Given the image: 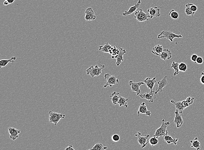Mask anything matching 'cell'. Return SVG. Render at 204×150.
Returning a JSON list of instances; mask_svg holds the SVG:
<instances>
[{"mask_svg":"<svg viewBox=\"0 0 204 150\" xmlns=\"http://www.w3.org/2000/svg\"><path fill=\"white\" fill-rule=\"evenodd\" d=\"M167 76L166 75L164 77L162 80L158 82V86L156 87V91L155 92V95L158 94L159 92H163L164 88L167 86Z\"/></svg>","mask_w":204,"mask_h":150,"instance_id":"9c48e42d","label":"cell"},{"mask_svg":"<svg viewBox=\"0 0 204 150\" xmlns=\"http://www.w3.org/2000/svg\"><path fill=\"white\" fill-rule=\"evenodd\" d=\"M186 100L190 105H191L193 104V103H194V98L189 97L186 99Z\"/></svg>","mask_w":204,"mask_h":150,"instance_id":"d590c367","label":"cell"},{"mask_svg":"<svg viewBox=\"0 0 204 150\" xmlns=\"http://www.w3.org/2000/svg\"><path fill=\"white\" fill-rule=\"evenodd\" d=\"M119 95H120V93H119L114 92L110 96L111 101L114 105L118 104V102H119V99H120Z\"/></svg>","mask_w":204,"mask_h":150,"instance_id":"cb8c5ba5","label":"cell"},{"mask_svg":"<svg viewBox=\"0 0 204 150\" xmlns=\"http://www.w3.org/2000/svg\"><path fill=\"white\" fill-rule=\"evenodd\" d=\"M201 75H204V70L202 72V73H201Z\"/></svg>","mask_w":204,"mask_h":150,"instance_id":"f6af8a7d","label":"cell"},{"mask_svg":"<svg viewBox=\"0 0 204 150\" xmlns=\"http://www.w3.org/2000/svg\"><path fill=\"white\" fill-rule=\"evenodd\" d=\"M171 103H173L174 105L176 107V109L178 111L180 114H182L183 112L184 111V110L185 109V108L182 106V102H175L174 100H171Z\"/></svg>","mask_w":204,"mask_h":150,"instance_id":"603a6c76","label":"cell"},{"mask_svg":"<svg viewBox=\"0 0 204 150\" xmlns=\"http://www.w3.org/2000/svg\"><path fill=\"white\" fill-rule=\"evenodd\" d=\"M203 63V59L202 58L200 57H198L196 63L199 64H202Z\"/></svg>","mask_w":204,"mask_h":150,"instance_id":"f35d334b","label":"cell"},{"mask_svg":"<svg viewBox=\"0 0 204 150\" xmlns=\"http://www.w3.org/2000/svg\"><path fill=\"white\" fill-rule=\"evenodd\" d=\"M111 139H112V141L113 142H118L120 141V136L118 134H114V135H112Z\"/></svg>","mask_w":204,"mask_h":150,"instance_id":"e575fe53","label":"cell"},{"mask_svg":"<svg viewBox=\"0 0 204 150\" xmlns=\"http://www.w3.org/2000/svg\"><path fill=\"white\" fill-rule=\"evenodd\" d=\"M105 65H102L101 67H99L98 66L96 65L95 66H91L89 68L86 70L87 74L88 75H90L92 78L95 76H99L101 74L102 70L105 68Z\"/></svg>","mask_w":204,"mask_h":150,"instance_id":"7a4b0ae2","label":"cell"},{"mask_svg":"<svg viewBox=\"0 0 204 150\" xmlns=\"http://www.w3.org/2000/svg\"><path fill=\"white\" fill-rule=\"evenodd\" d=\"M169 15L171 17L172 19L177 20L179 18V14L177 11H175L174 9L171 10L169 13Z\"/></svg>","mask_w":204,"mask_h":150,"instance_id":"4dcf8cb0","label":"cell"},{"mask_svg":"<svg viewBox=\"0 0 204 150\" xmlns=\"http://www.w3.org/2000/svg\"><path fill=\"white\" fill-rule=\"evenodd\" d=\"M198 57H199L197 56V55L196 54H193L192 55V56H191V60L193 62L196 63V60Z\"/></svg>","mask_w":204,"mask_h":150,"instance_id":"8d00e7d4","label":"cell"},{"mask_svg":"<svg viewBox=\"0 0 204 150\" xmlns=\"http://www.w3.org/2000/svg\"><path fill=\"white\" fill-rule=\"evenodd\" d=\"M119 51H120V52H119V54L118 55L117 58H116L117 59L116 65H117V66H119L123 63V62L124 61L123 56L126 53V50L125 49H123V48H120Z\"/></svg>","mask_w":204,"mask_h":150,"instance_id":"ffe728a7","label":"cell"},{"mask_svg":"<svg viewBox=\"0 0 204 150\" xmlns=\"http://www.w3.org/2000/svg\"><path fill=\"white\" fill-rule=\"evenodd\" d=\"M147 11L149 14L151 19H152L154 17H159L161 15L160 12V9L158 8L157 7H155L153 8H150Z\"/></svg>","mask_w":204,"mask_h":150,"instance_id":"4fadbf2b","label":"cell"},{"mask_svg":"<svg viewBox=\"0 0 204 150\" xmlns=\"http://www.w3.org/2000/svg\"><path fill=\"white\" fill-rule=\"evenodd\" d=\"M158 138L155 137H152V138H151L149 140V143H150L151 145L152 146H154L156 145L158 142H159V140H158Z\"/></svg>","mask_w":204,"mask_h":150,"instance_id":"1f68e13d","label":"cell"},{"mask_svg":"<svg viewBox=\"0 0 204 150\" xmlns=\"http://www.w3.org/2000/svg\"><path fill=\"white\" fill-rule=\"evenodd\" d=\"M64 150H75L73 148V145H69Z\"/></svg>","mask_w":204,"mask_h":150,"instance_id":"60d3db41","label":"cell"},{"mask_svg":"<svg viewBox=\"0 0 204 150\" xmlns=\"http://www.w3.org/2000/svg\"><path fill=\"white\" fill-rule=\"evenodd\" d=\"M182 103L183 106L185 108V109H186V108L190 106V105L186 101V100H183L182 102Z\"/></svg>","mask_w":204,"mask_h":150,"instance_id":"ab89813d","label":"cell"},{"mask_svg":"<svg viewBox=\"0 0 204 150\" xmlns=\"http://www.w3.org/2000/svg\"><path fill=\"white\" fill-rule=\"evenodd\" d=\"M85 19L86 21H93L96 19V16L92 8H88L86 10Z\"/></svg>","mask_w":204,"mask_h":150,"instance_id":"30bf717a","label":"cell"},{"mask_svg":"<svg viewBox=\"0 0 204 150\" xmlns=\"http://www.w3.org/2000/svg\"><path fill=\"white\" fill-rule=\"evenodd\" d=\"M104 78L107 80V83L104 85V88H107L108 86L111 87L114 85H119V80L116 76L111 75L109 73H106L104 75Z\"/></svg>","mask_w":204,"mask_h":150,"instance_id":"8992f818","label":"cell"},{"mask_svg":"<svg viewBox=\"0 0 204 150\" xmlns=\"http://www.w3.org/2000/svg\"><path fill=\"white\" fill-rule=\"evenodd\" d=\"M161 58L164 61L169 60L172 57L171 51L168 49H164L160 55Z\"/></svg>","mask_w":204,"mask_h":150,"instance_id":"d6986e66","label":"cell"},{"mask_svg":"<svg viewBox=\"0 0 204 150\" xmlns=\"http://www.w3.org/2000/svg\"><path fill=\"white\" fill-rule=\"evenodd\" d=\"M138 116H139L140 114H145L147 116H150L151 115V112L148 110L145 103H143L139 108L138 111Z\"/></svg>","mask_w":204,"mask_h":150,"instance_id":"2e32d148","label":"cell"},{"mask_svg":"<svg viewBox=\"0 0 204 150\" xmlns=\"http://www.w3.org/2000/svg\"><path fill=\"white\" fill-rule=\"evenodd\" d=\"M163 48L162 46L160 44L157 45L156 46L153 47L152 53L155 55L160 56L161 53L163 51Z\"/></svg>","mask_w":204,"mask_h":150,"instance_id":"d4e9b609","label":"cell"},{"mask_svg":"<svg viewBox=\"0 0 204 150\" xmlns=\"http://www.w3.org/2000/svg\"><path fill=\"white\" fill-rule=\"evenodd\" d=\"M16 60V57H12L9 60H2L0 61V68L5 67L9 63H13Z\"/></svg>","mask_w":204,"mask_h":150,"instance_id":"484cf974","label":"cell"},{"mask_svg":"<svg viewBox=\"0 0 204 150\" xmlns=\"http://www.w3.org/2000/svg\"><path fill=\"white\" fill-rule=\"evenodd\" d=\"M8 131L10 134V138L14 141H15L16 139L18 138L19 135L21 133L20 130L12 127L8 128Z\"/></svg>","mask_w":204,"mask_h":150,"instance_id":"9a60e30c","label":"cell"},{"mask_svg":"<svg viewBox=\"0 0 204 150\" xmlns=\"http://www.w3.org/2000/svg\"><path fill=\"white\" fill-rule=\"evenodd\" d=\"M135 18L139 22L148 21V18H150V16L144 12L142 9L135 12Z\"/></svg>","mask_w":204,"mask_h":150,"instance_id":"52a82bcc","label":"cell"},{"mask_svg":"<svg viewBox=\"0 0 204 150\" xmlns=\"http://www.w3.org/2000/svg\"><path fill=\"white\" fill-rule=\"evenodd\" d=\"M128 100H129V99H126L120 96V99L118 102V104H119L120 107L124 106L127 108L128 107V104H127Z\"/></svg>","mask_w":204,"mask_h":150,"instance_id":"4316f807","label":"cell"},{"mask_svg":"<svg viewBox=\"0 0 204 150\" xmlns=\"http://www.w3.org/2000/svg\"><path fill=\"white\" fill-rule=\"evenodd\" d=\"M113 48H114V47H112L111 45L109 44V43H107L104 44V46H100L99 47V50L100 51L108 53L111 55Z\"/></svg>","mask_w":204,"mask_h":150,"instance_id":"ac0fdd59","label":"cell"},{"mask_svg":"<svg viewBox=\"0 0 204 150\" xmlns=\"http://www.w3.org/2000/svg\"><path fill=\"white\" fill-rule=\"evenodd\" d=\"M129 85L131 86L132 88V91L135 92L136 93L137 96H139L141 93V91L140 89V87L142 85H144L145 84L144 82H138V83H135L132 81H130L129 82Z\"/></svg>","mask_w":204,"mask_h":150,"instance_id":"ba28073f","label":"cell"},{"mask_svg":"<svg viewBox=\"0 0 204 150\" xmlns=\"http://www.w3.org/2000/svg\"><path fill=\"white\" fill-rule=\"evenodd\" d=\"M191 3H188L186 4V9H185V13L188 16H191L192 17L194 16L195 14V13L191 10Z\"/></svg>","mask_w":204,"mask_h":150,"instance_id":"f546056e","label":"cell"},{"mask_svg":"<svg viewBox=\"0 0 204 150\" xmlns=\"http://www.w3.org/2000/svg\"><path fill=\"white\" fill-rule=\"evenodd\" d=\"M120 52V51L117 49V47H114V48H113V51H112V59H116L117 58V57H118V55Z\"/></svg>","mask_w":204,"mask_h":150,"instance_id":"d6a6232c","label":"cell"},{"mask_svg":"<svg viewBox=\"0 0 204 150\" xmlns=\"http://www.w3.org/2000/svg\"><path fill=\"white\" fill-rule=\"evenodd\" d=\"M5 1H6L7 2H8V3L9 4V5L10 4H11L14 3V2H15V0H5Z\"/></svg>","mask_w":204,"mask_h":150,"instance_id":"b9f144b4","label":"cell"},{"mask_svg":"<svg viewBox=\"0 0 204 150\" xmlns=\"http://www.w3.org/2000/svg\"><path fill=\"white\" fill-rule=\"evenodd\" d=\"M190 7H191V10L194 12H196L198 10V7H197V6L194 5V4L191 3Z\"/></svg>","mask_w":204,"mask_h":150,"instance_id":"74e56055","label":"cell"},{"mask_svg":"<svg viewBox=\"0 0 204 150\" xmlns=\"http://www.w3.org/2000/svg\"><path fill=\"white\" fill-rule=\"evenodd\" d=\"M49 115V122L53 123L55 125H57L58 122L62 118H65L66 115L59 113L54 112L53 111H50L48 113Z\"/></svg>","mask_w":204,"mask_h":150,"instance_id":"3957f363","label":"cell"},{"mask_svg":"<svg viewBox=\"0 0 204 150\" xmlns=\"http://www.w3.org/2000/svg\"><path fill=\"white\" fill-rule=\"evenodd\" d=\"M174 113H175V117H174V122L176 125V127L178 128L182 126L184 123V121H183L182 116H181V115L177 109L176 110V111Z\"/></svg>","mask_w":204,"mask_h":150,"instance_id":"8fae6325","label":"cell"},{"mask_svg":"<svg viewBox=\"0 0 204 150\" xmlns=\"http://www.w3.org/2000/svg\"><path fill=\"white\" fill-rule=\"evenodd\" d=\"M190 142L192 144L191 148H196V150H200L202 146H201V143L198 140V138L196 137L194 140L190 141Z\"/></svg>","mask_w":204,"mask_h":150,"instance_id":"7402d4cb","label":"cell"},{"mask_svg":"<svg viewBox=\"0 0 204 150\" xmlns=\"http://www.w3.org/2000/svg\"><path fill=\"white\" fill-rule=\"evenodd\" d=\"M165 119H163L162 121V124L159 128H157L156 129L155 133L154 135V137H157L158 138L161 137H164L165 135L168 134V131L167 130V127L170 125V123L169 121L165 122Z\"/></svg>","mask_w":204,"mask_h":150,"instance_id":"6da1fadb","label":"cell"},{"mask_svg":"<svg viewBox=\"0 0 204 150\" xmlns=\"http://www.w3.org/2000/svg\"><path fill=\"white\" fill-rule=\"evenodd\" d=\"M200 82L202 84L204 85V75H202L200 78Z\"/></svg>","mask_w":204,"mask_h":150,"instance_id":"7bdbcfd3","label":"cell"},{"mask_svg":"<svg viewBox=\"0 0 204 150\" xmlns=\"http://www.w3.org/2000/svg\"><path fill=\"white\" fill-rule=\"evenodd\" d=\"M179 64L178 63V62H175L174 61L172 63V64L171 65V68L173 69L174 70V76L179 74V71H180L179 69Z\"/></svg>","mask_w":204,"mask_h":150,"instance_id":"f1b7e54d","label":"cell"},{"mask_svg":"<svg viewBox=\"0 0 204 150\" xmlns=\"http://www.w3.org/2000/svg\"><path fill=\"white\" fill-rule=\"evenodd\" d=\"M183 38L182 35H177V34H174V33L169 31H162L158 36V39L165 38L167 39V40H169L171 42H173V40H174V38Z\"/></svg>","mask_w":204,"mask_h":150,"instance_id":"277c9868","label":"cell"},{"mask_svg":"<svg viewBox=\"0 0 204 150\" xmlns=\"http://www.w3.org/2000/svg\"><path fill=\"white\" fill-rule=\"evenodd\" d=\"M155 92H148L144 94H140V97L142 99H145L148 101L149 103H153L155 98H154Z\"/></svg>","mask_w":204,"mask_h":150,"instance_id":"e0dca14e","label":"cell"},{"mask_svg":"<svg viewBox=\"0 0 204 150\" xmlns=\"http://www.w3.org/2000/svg\"><path fill=\"white\" fill-rule=\"evenodd\" d=\"M135 136L138 137V142L142 148H145L149 143L150 135H146L143 136L142 135L141 132L138 131L137 134H136Z\"/></svg>","mask_w":204,"mask_h":150,"instance_id":"5b68a950","label":"cell"},{"mask_svg":"<svg viewBox=\"0 0 204 150\" xmlns=\"http://www.w3.org/2000/svg\"><path fill=\"white\" fill-rule=\"evenodd\" d=\"M164 141L166 142L168 145H171V144H172L175 145H177V143H178V139H174V138L171 137L170 135H165L164 137Z\"/></svg>","mask_w":204,"mask_h":150,"instance_id":"44dd1931","label":"cell"},{"mask_svg":"<svg viewBox=\"0 0 204 150\" xmlns=\"http://www.w3.org/2000/svg\"><path fill=\"white\" fill-rule=\"evenodd\" d=\"M179 69L180 71L186 72L188 69L187 65L184 63H181L179 64Z\"/></svg>","mask_w":204,"mask_h":150,"instance_id":"836d02e7","label":"cell"},{"mask_svg":"<svg viewBox=\"0 0 204 150\" xmlns=\"http://www.w3.org/2000/svg\"><path fill=\"white\" fill-rule=\"evenodd\" d=\"M156 79V77H154L153 79H151L150 77H148L144 80L145 84L147 86L148 88L151 90V92H152V93L155 92L153 90V89L155 83H157Z\"/></svg>","mask_w":204,"mask_h":150,"instance_id":"7c38bea8","label":"cell"},{"mask_svg":"<svg viewBox=\"0 0 204 150\" xmlns=\"http://www.w3.org/2000/svg\"><path fill=\"white\" fill-rule=\"evenodd\" d=\"M107 148V147L104 146L101 143H97L91 149L88 150H105Z\"/></svg>","mask_w":204,"mask_h":150,"instance_id":"83f0119b","label":"cell"},{"mask_svg":"<svg viewBox=\"0 0 204 150\" xmlns=\"http://www.w3.org/2000/svg\"><path fill=\"white\" fill-rule=\"evenodd\" d=\"M4 5L5 6H8L9 5V4L8 3V2H7L6 1H5L4 2Z\"/></svg>","mask_w":204,"mask_h":150,"instance_id":"ee69618b","label":"cell"},{"mask_svg":"<svg viewBox=\"0 0 204 150\" xmlns=\"http://www.w3.org/2000/svg\"><path fill=\"white\" fill-rule=\"evenodd\" d=\"M141 2V0H139L138 2L135 4V5L130 8L129 9L128 11H125L123 13V16H127L131 15V14H132L133 13L135 12L136 10L139 7Z\"/></svg>","mask_w":204,"mask_h":150,"instance_id":"5bb4252c","label":"cell"}]
</instances>
